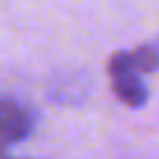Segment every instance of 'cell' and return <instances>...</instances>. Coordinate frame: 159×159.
Returning a JSON list of instances; mask_svg holds the SVG:
<instances>
[{
	"instance_id": "obj_1",
	"label": "cell",
	"mask_w": 159,
	"mask_h": 159,
	"mask_svg": "<svg viewBox=\"0 0 159 159\" xmlns=\"http://www.w3.org/2000/svg\"><path fill=\"white\" fill-rule=\"evenodd\" d=\"M107 72H109V84L119 97V102H124L127 107H142L147 102V87L142 82V75L132 67L129 52H114L109 57Z\"/></svg>"
},
{
	"instance_id": "obj_2",
	"label": "cell",
	"mask_w": 159,
	"mask_h": 159,
	"mask_svg": "<svg viewBox=\"0 0 159 159\" xmlns=\"http://www.w3.org/2000/svg\"><path fill=\"white\" fill-rule=\"evenodd\" d=\"M35 127V117L20 102L0 99V147L22 142Z\"/></svg>"
},
{
	"instance_id": "obj_3",
	"label": "cell",
	"mask_w": 159,
	"mask_h": 159,
	"mask_svg": "<svg viewBox=\"0 0 159 159\" xmlns=\"http://www.w3.org/2000/svg\"><path fill=\"white\" fill-rule=\"evenodd\" d=\"M154 50H157V60H159V40L154 42Z\"/></svg>"
}]
</instances>
